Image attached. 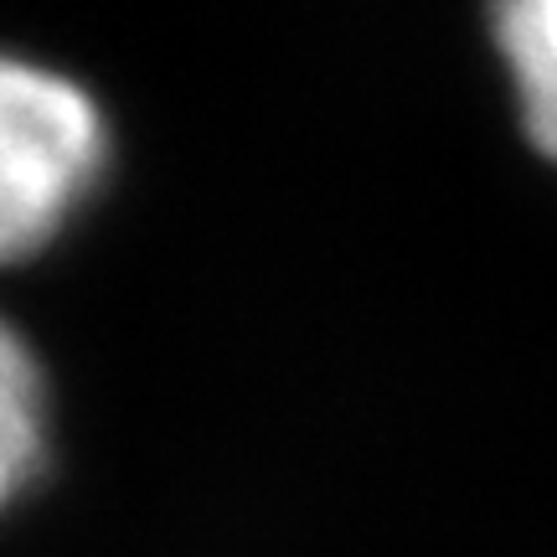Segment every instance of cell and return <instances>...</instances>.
<instances>
[{
    "mask_svg": "<svg viewBox=\"0 0 557 557\" xmlns=\"http://www.w3.org/2000/svg\"><path fill=\"white\" fill-rule=\"evenodd\" d=\"M500 52L511 62L527 129L557 156V0H521L496 16Z\"/></svg>",
    "mask_w": 557,
    "mask_h": 557,
    "instance_id": "7a4b0ae2",
    "label": "cell"
},
{
    "mask_svg": "<svg viewBox=\"0 0 557 557\" xmlns=\"http://www.w3.org/2000/svg\"><path fill=\"white\" fill-rule=\"evenodd\" d=\"M41 459V372L26 341L0 320V506Z\"/></svg>",
    "mask_w": 557,
    "mask_h": 557,
    "instance_id": "3957f363",
    "label": "cell"
},
{
    "mask_svg": "<svg viewBox=\"0 0 557 557\" xmlns=\"http://www.w3.org/2000/svg\"><path fill=\"white\" fill-rule=\"evenodd\" d=\"M103 165V120L73 78L0 52V263L58 233Z\"/></svg>",
    "mask_w": 557,
    "mask_h": 557,
    "instance_id": "6da1fadb",
    "label": "cell"
}]
</instances>
